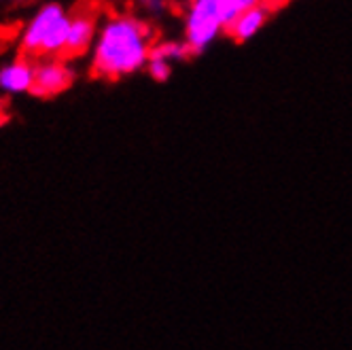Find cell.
<instances>
[{"instance_id": "obj_1", "label": "cell", "mask_w": 352, "mask_h": 350, "mask_svg": "<svg viewBox=\"0 0 352 350\" xmlns=\"http://www.w3.org/2000/svg\"><path fill=\"white\" fill-rule=\"evenodd\" d=\"M155 45L151 23L130 11L102 17L89 52V72L100 81H121L146 68Z\"/></svg>"}, {"instance_id": "obj_2", "label": "cell", "mask_w": 352, "mask_h": 350, "mask_svg": "<svg viewBox=\"0 0 352 350\" xmlns=\"http://www.w3.org/2000/svg\"><path fill=\"white\" fill-rule=\"evenodd\" d=\"M70 26V9L58 0L43 3L19 32V49L32 60L64 58Z\"/></svg>"}, {"instance_id": "obj_3", "label": "cell", "mask_w": 352, "mask_h": 350, "mask_svg": "<svg viewBox=\"0 0 352 350\" xmlns=\"http://www.w3.org/2000/svg\"><path fill=\"white\" fill-rule=\"evenodd\" d=\"M230 15L225 0H189L183 15V41L191 54H204L210 45L228 32Z\"/></svg>"}, {"instance_id": "obj_4", "label": "cell", "mask_w": 352, "mask_h": 350, "mask_svg": "<svg viewBox=\"0 0 352 350\" xmlns=\"http://www.w3.org/2000/svg\"><path fill=\"white\" fill-rule=\"evenodd\" d=\"M100 21H102V7L94 3H83L70 11V26L66 41V60H79L89 56L94 41L98 36Z\"/></svg>"}, {"instance_id": "obj_5", "label": "cell", "mask_w": 352, "mask_h": 350, "mask_svg": "<svg viewBox=\"0 0 352 350\" xmlns=\"http://www.w3.org/2000/svg\"><path fill=\"white\" fill-rule=\"evenodd\" d=\"M77 81V68L66 58H43L34 66V85L30 96L52 100L68 91Z\"/></svg>"}, {"instance_id": "obj_6", "label": "cell", "mask_w": 352, "mask_h": 350, "mask_svg": "<svg viewBox=\"0 0 352 350\" xmlns=\"http://www.w3.org/2000/svg\"><path fill=\"white\" fill-rule=\"evenodd\" d=\"M34 66L36 60L28 56H15L0 64V91L7 96L30 94L34 85Z\"/></svg>"}, {"instance_id": "obj_7", "label": "cell", "mask_w": 352, "mask_h": 350, "mask_svg": "<svg viewBox=\"0 0 352 350\" xmlns=\"http://www.w3.org/2000/svg\"><path fill=\"white\" fill-rule=\"evenodd\" d=\"M270 13H272V7L259 3V5H253L248 7L246 11H242L232 23L225 34H230L236 43H244L248 39H253L270 19Z\"/></svg>"}, {"instance_id": "obj_8", "label": "cell", "mask_w": 352, "mask_h": 350, "mask_svg": "<svg viewBox=\"0 0 352 350\" xmlns=\"http://www.w3.org/2000/svg\"><path fill=\"white\" fill-rule=\"evenodd\" d=\"M151 56L153 58H160L168 64H181L185 60H189L191 49L187 47L185 41H176V39H168V41H160L153 45V52H151Z\"/></svg>"}, {"instance_id": "obj_9", "label": "cell", "mask_w": 352, "mask_h": 350, "mask_svg": "<svg viewBox=\"0 0 352 350\" xmlns=\"http://www.w3.org/2000/svg\"><path fill=\"white\" fill-rule=\"evenodd\" d=\"M172 0H132V7L136 15L148 19H160L170 11Z\"/></svg>"}, {"instance_id": "obj_10", "label": "cell", "mask_w": 352, "mask_h": 350, "mask_svg": "<svg viewBox=\"0 0 352 350\" xmlns=\"http://www.w3.org/2000/svg\"><path fill=\"white\" fill-rule=\"evenodd\" d=\"M146 74L153 81H157V83H166L170 77H172V70H174V66L172 64H168V62H164V60H160V58H153L151 56L148 58V62H146Z\"/></svg>"}, {"instance_id": "obj_11", "label": "cell", "mask_w": 352, "mask_h": 350, "mask_svg": "<svg viewBox=\"0 0 352 350\" xmlns=\"http://www.w3.org/2000/svg\"><path fill=\"white\" fill-rule=\"evenodd\" d=\"M261 3L274 9V7H278V5H283V3H287V0H261Z\"/></svg>"}, {"instance_id": "obj_12", "label": "cell", "mask_w": 352, "mask_h": 350, "mask_svg": "<svg viewBox=\"0 0 352 350\" xmlns=\"http://www.w3.org/2000/svg\"><path fill=\"white\" fill-rule=\"evenodd\" d=\"M5 3H26V0H5Z\"/></svg>"}, {"instance_id": "obj_13", "label": "cell", "mask_w": 352, "mask_h": 350, "mask_svg": "<svg viewBox=\"0 0 352 350\" xmlns=\"http://www.w3.org/2000/svg\"><path fill=\"white\" fill-rule=\"evenodd\" d=\"M0 47H3V36H0Z\"/></svg>"}]
</instances>
